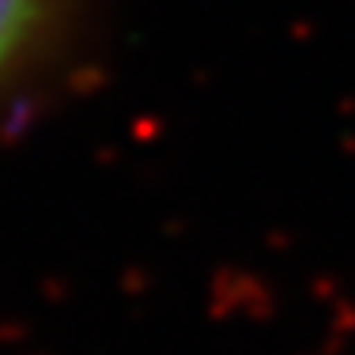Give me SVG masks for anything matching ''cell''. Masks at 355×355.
I'll use <instances>...</instances> for the list:
<instances>
[{
    "instance_id": "obj_1",
    "label": "cell",
    "mask_w": 355,
    "mask_h": 355,
    "mask_svg": "<svg viewBox=\"0 0 355 355\" xmlns=\"http://www.w3.org/2000/svg\"><path fill=\"white\" fill-rule=\"evenodd\" d=\"M49 19V0H0V80L19 69Z\"/></svg>"
}]
</instances>
